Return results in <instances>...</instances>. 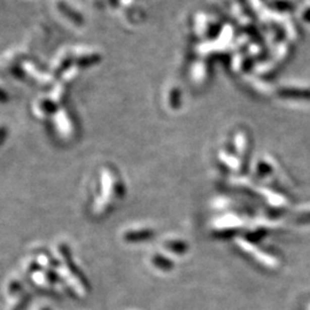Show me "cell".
Wrapping results in <instances>:
<instances>
[{"mask_svg": "<svg viewBox=\"0 0 310 310\" xmlns=\"http://www.w3.org/2000/svg\"><path fill=\"white\" fill-rule=\"evenodd\" d=\"M278 95L286 99H303L310 100V89H299V87H284L278 91Z\"/></svg>", "mask_w": 310, "mask_h": 310, "instance_id": "1", "label": "cell"}, {"mask_svg": "<svg viewBox=\"0 0 310 310\" xmlns=\"http://www.w3.org/2000/svg\"><path fill=\"white\" fill-rule=\"evenodd\" d=\"M272 6H274L276 10L278 11H291L294 8V4H292L291 2H283V0H277V2L272 3Z\"/></svg>", "mask_w": 310, "mask_h": 310, "instance_id": "2", "label": "cell"}, {"mask_svg": "<svg viewBox=\"0 0 310 310\" xmlns=\"http://www.w3.org/2000/svg\"><path fill=\"white\" fill-rule=\"evenodd\" d=\"M302 18H303L305 21H307V22H310V8H309V10H307V11L304 12L303 15H302Z\"/></svg>", "mask_w": 310, "mask_h": 310, "instance_id": "3", "label": "cell"}]
</instances>
